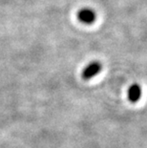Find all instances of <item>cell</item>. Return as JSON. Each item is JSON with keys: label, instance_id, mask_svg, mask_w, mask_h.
<instances>
[{"label": "cell", "instance_id": "obj_3", "mask_svg": "<svg viewBox=\"0 0 147 148\" xmlns=\"http://www.w3.org/2000/svg\"><path fill=\"white\" fill-rule=\"evenodd\" d=\"M127 97L130 102L135 103L139 101L140 97H142V88L139 84H132L128 89Z\"/></svg>", "mask_w": 147, "mask_h": 148}, {"label": "cell", "instance_id": "obj_1", "mask_svg": "<svg viewBox=\"0 0 147 148\" xmlns=\"http://www.w3.org/2000/svg\"><path fill=\"white\" fill-rule=\"evenodd\" d=\"M102 65L99 61H92L83 69L81 72V77L84 80H89L94 77H96L101 71Z\"/></svg>", "mask_w": 147, "mask_h": 148}, {"label": "cell", "instance_id": "obj_2", "mask_svg": "<svg viewBox=\"0 0 147 148\" xmlns=\"http://www.w3.org/2000/svg\"><path fill=\"white\" fill-rule=\"evenodd\" d=\"M77 18L83 24H93L96 21V14L93 9L90 8H82L77 12Z\"/></svg>", "mask_w": 147, "mask_h": 148}]
</instances>
